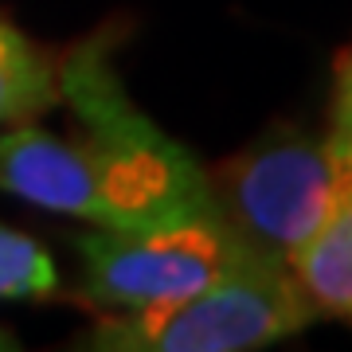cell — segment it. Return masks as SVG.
Listing matches in <instances>:
<instances>
[{
  "label": "cell",
  "mask_w": 352,
  "mask_h": 352,
  "mask_svg": "<svg viewBox=\"0 0 352 352\" xmlns=\"http://www.w3.org/2000/svg\"><path fill=\"white\" fill-rule=\"evenodd\" d=\"M314 317L289 266L254 251L180 302L102 317L87 344L110 352H247L294 337Z\"/></svg>",
  "instance_id": "7a4b0ae2"
},
{
  "label": "cell",
  "mask_w": 352,
  "mask_h": 352,
  "mask_svg": "<svg viewBox=\"0 0 352 352\" xmlns=\"http://www.w3.org/2000/svg\"><path fill=\"white\" fill-rule=\"evenodd\" d=\"M59 286L51 254L36 239L0 227V298H51Z\"/></svg>",
  "instance_id": "52a82bcc"
},
{
  "label": "cell",
  "mask_w": 352,
  "mask_h": 352,
  "mask_svg": "<svg viewBox=\"0 0 352 352\" xmlns=\"http://www.w3.org/2000/svg\"><path fill=\"white\" fill-rule=\"evenodd\" d=\"M352 113V51L344 55L340 63V75H337V102H333V122H344Z\"/></svg>",
  "instance_id": "ba28073f"
},
{
  "label": "cell",
  "mask_w": 352,
  "mask_h": 352,
  "mask_svg": "<svg viewBox=\"0 0 352 352\" xmlns=\"http://www.w3.org/2000/svg\"><path fill=\"white\" fill-rule=\"evenodd\" d=\"M0 349H16V340L8 337V333H4V329H0Z\"/></svg>",
  "instance_id": "30bf717a"
},
{
  "label": "cell",
  "mask_w": 352,
  "mask_h": 352,
  "mask_svg": "<svg viewBox=\"0 0 352 352\" xmlns=\"http://www.w3.org/2000/svg\"><path fill=\"white\" fill-rule=\"evenodd\" d=\"M286 266L317 317L352 321V196Z\"/></svg>",
  "instance_id": "5b68a950"
},
{
  "label": "cell",
  "mask_w": 352,
  "mask_h": 352,
  "mask_svg": "<svg viewBox=\"0 0 352 352\" xmlns=\"http://www.w3.org/2000/svg\"><path fill=\"white\" fill-rule=\"evenodd\" d=\"M59 98V82L47 59L12 24L0 20V122L36 118Z\"/></svg>",
  "instance_id": "8992f818"
},
{
  "label": "cell",
  "mask_w": 352,
  "mask_h": 352,
  "mask_svg": "<svg viewBox=\"0 0 352 352\" xmlns=\"http://www.w3.org/2000/svg\"><path fill=\"white\" fill-rule=\"evenodd\" d=\"M75 243L82 254V294L110 309L180 302L254 254L219 212L138 231L98 227Z\"/></svg>",
  "instance_id": "277c9868"
},
{
  "label": "cell",
  "mask_w": 352,
  "mask_h": 352,
  "mask_svg": "<svg viewBox=\"0 0 352 352\" xmlns=\"http://www.w3.org/2000/svg\"><path fill=\"white\" fill-rule=\"evenodd\" d=\"M329 141H333V145H337V149L352 161V113L344 118V122H333V133H329Z\"/></svg>",
  "instance_id": "9c48e42d"
},
{
  "label": "cell",
  "mask_w": 352,
  "mask_h": 352,
  "mask_svg": "<svg viewBox=\"0 0 352 352\" xmlns=\"http://www.w3.org/2000/svg\"><path fill=\"white\" fill-rule=\"evenodd\" d=\"M59 90L82 138L63 141L36 126L0 133L4 192L110 231L215 212L208 173L129 102L98 39L67 55Z\"/></svg>",
  "instance_id": "6da1fadb"
},
{
  "label": "cell",
  "mask_w": 352,
  "mask_h": 352,
  "mask_svg": "<svg viewBox=\"0 0 352 352\" xmlns=\"http://www.w3.org/2000/svg\"><path fill=\"white\" fill-rule=\"evenodd\" d=\"M208 192L251 251L289 263L352 196V161L329 138L278 133L212 168Z\"/></svg>",
  "instance_id": "3957f363"
}]
</instances>
